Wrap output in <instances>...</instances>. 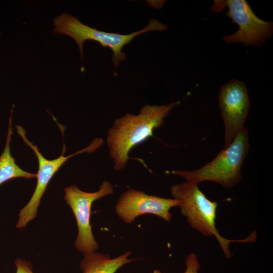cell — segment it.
I'll list each match as a JSON object with an SVG mask.
<instances>
[{"label": "cell", "instance_id": "30bf717a", "mask_svg": "<svg viewBox=\"0 0 273 273\" xmlns=\"http://www.w3.org/2000/svg\"><path fill=\"white\" fill-rule=\"evenodd\" d=\"M131 253L127 251L111 258L108 254L93 252L83 255L79 263L82 273H115L123 265L135 260L130 258Z\"/></svg>", "mask_w": 273, "mask_h": 273}, {"label": "cell", "instance_id": "3957f363", "mask_svg": "<svg viewBox=\"0 0 273 273\" xmlns=\"http://www.w3.org/2000/svg\"><path fill=\"white\" fill-rule=\"evenodd\" d=\"M53 31L57 34L66 35L73 38L77 44L80 56L82 61L83 43L86 40L98 42L103 47L109 48L112 53V60L117 68L121 61L126 59L122 52V48L133 38L143 33L152 31H164L167 26L159 20L152 18L143 29L130 34H121L99 30L82 23L78 18L69 13H63L53 20Z\"/></svg>", "mask_w": 273, "mask_h": 273}, {"label": "cell", "instance_id": "277c9868", "mask_svg": "<svg viewBox=\"0 0 273 273\" xmlns=\"http://www.w3.org/2000/svg\"><path fill=\"white\" fill-rule=\"evenodd\" d=\"M249 149L248 130L244 127L228 146L201 168L193 171L174 170L171 173L197 185L204 181H212L231 188L241 178L242 166Z\"/></svg>", "mask_w": 273, "mask_h": 273}, {"label": "cell", "instance_id": "ba28073f", "mask_svg": "<svg viewBox=\"0 0 273 273\" xmlns=\"http://www.w3.org/2000/svg\"><path fill=\"white\" fill-rule=\"evenodd\" d=\"M218 102L225 127V148L244 127L249 112L250 101L244 82L234 79L226 83L219 90Z\"/></svg>", "mask_w": 273, "mask_h": 273}, {"label": "cell", "instance_id": "5b68a950", "mask_svg": "<svg viewBox=\"0 0 273 273\" xmlns=\"http://www.w3.org/2000/svg\"><path fill=\"white\" fill-rule=\"evenodd\" d=\"M16 127L17 133L36 155L38 164V169L36 173L37 182L34 191L29 202L20 210L18 214L19 219L16 227L18 229H23L29 222L36 217L40 200L50 181L63 164L68 159L77 154L94 152L103 144L104 142L101 138H96L87 147L67 156H64L66 147L64 143L61 155L56 159L49 160L39 152L36 145L27 139L26 131L21 126L17 125Z\"/></svg>", "mask_w": 273, "mask_h": 273}, {"label": "cell", "instance_id": "6da1fadb", "mask_svg": "<svg viewBox=\"0 0 273 273\" xmlns=\"http://www.w3.org/2000/svg\"><path fill=\"white\" fill-rule=\"evenodd\" d=\"M176 104H147L138 115L127 113L115 120L108 131L107 144L116 170L125 167L130 151L153 135L154 130L164 123V119Z\"/></svg>", "mask_w": 273, "mask_h": 273}, {"label": "cell", "instance_id": "8992f818", "mask_svg": "<svg viewBox=\"0 0 273 273\" xmlns=\"http://www.w3.org/2000/svg\"><path fill=\"white\" fill-rule=\"evenodd\" d=\"M64 191V199L74 214L78 228L75 247L83 255L95 252L99 248V245L94 238L90 224L91 208L95 201L113 194V186L105 180L100 186L99 190L95 192L83 191L74 185L66 187Z\"/></svg>", "mask_w": 273, "mask_h": 273}, {"label": "cell", "instance_id": "7c38bea8", "mask_svg": "<svg viewBox=\"0 0 273 273\" xmlns=\"http://www.w3.org/2000/svg\"><path fill=\"white\" fill-rule=\"evenodd\" d=\"M186 268L184 273H198L200 268L197 255L194 253L188 255L186 259ZM153 273H162L158 269H155Z\"/></svg>", "mask_w": 273, "mask_h": 273}, {"label": "cell", "instance_id": "4fadbf2b", "mask_svg": "<svg viewBox=\"0 0 273 273\" xmlns=\"http://www.w3.org/2000/svg\"><path fill=\"white\" fill-rule=\"evenodd\" d=\"M14 264L16 267V273H34L31 264L27 261L18 258Z\"/></svg>", "mask_w": 273, "mask_h": 273}, {"label": "cell", "instance_id": "52a82bcc", "mask_svg": "<svg viewBox=\"0 0 273 273\" xmlns=\"http://www.w3.org/2000/svg\"><path fill=\"white\" fill-rule=\"evenodd\" d=\"M213 5V11H219L227 6L226 15L239 26L234 33L223 36L227 43H244L260 47L273 32V23L262 20L253 12L245 0L216 1Z\"/></svg>", "mask_w": 273, "mask_h": 273}, {"label": "cell", "instance_id": "8fae6325", "mask_svg": "<svg viewBox=\"0 0 273 273\" xmlns=\"http://www.w3.org/2000/svg\"><path fill=\"white\" fill-rule=\"evenodd\" d=\"M14 105L11 110L9 120L8 133L4 149L0 155V186L3 183L15 178H36V173L27 172L21 168L16 163L15 159L11 153L10 144L13 134L12 118Z\"/></svg>", "mask_w": 273, "mask_h": 273}, {"label": "cell", "instance_id": "9c48e42d", "mask_svg": "<svg viewBox=\"0 0 273 273\" xmlns=\"http://www.w3.org/2000/svg\"><path fill=\"white\" fill-rule=\"evenodd\" d=\"M179 205V201L174 198L150 195L142 191L130 189L121 194L117 202L115 211L126 223L133 222L139 216L146 214L155 215L169 222L172 217L170 209Z\"/></svg>", "mask_w": 273, "mask_h": 273}, {"label": "cell", "instance_id": "7a4b0ae2", "mask_svg": "<svg viewBox=\"0 0 273 273\" xmlns=\"http://www.w3.org/2000/svg\"><path fill=\"white\" fill-rule=\"evenodd\" d=\"M198 185L186 181L171 188L172 196L179 201L180 212L186 217L192 228L206 236H215L228 258L231 257L229 247L230 243L255 241V231L247 238L240 240H231L222 237L215 225L217 203L208 199Z\"/></svg>", "mask_w": 273, "mask_h": 273}]
</instances>
